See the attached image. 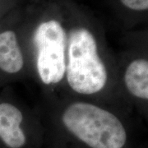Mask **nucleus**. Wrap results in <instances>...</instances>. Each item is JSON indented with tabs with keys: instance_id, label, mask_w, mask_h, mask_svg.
I'll return each instance as SVG.
<instances>
[{
	"instance_id": "nucleus-1",
	"label": "nucleus",
	"mask_w": 148,
	"mask_h": 148,
	"mask_svg": "<svg viewBox=\"0 0 148 148\" xmlns=\"http://www.w3.org/2000/svg\"><path fill=\"white\" fill-rule=\"evenodd\" d=\"M20 38L28 79L37 85L40 100L85 99L133 114L120 93L115 53L90 28H67L49 18Z\"/></svg>"
},
{
	"instance_id": "nucleus-2",
	"label": "nucleus",
	"mask_w": 148,
	"mask_h": 148,
	"mask_svg": "<svg viewBox=\"0 0 148 148\" xmlns=\"http://www.w3.org/2000/svg\"><path fill=\"white\" fill-rule=\"evenodd\" d=\"M43 148H143L133 114L85 99L40 100Z\"/></svg>"
},
{
	"instance_id": "nucleus-3",
	"label": "nucleus",
	"mask_w": 148,
	"mask_h": 148,
	"mask_svg": "<svg viewBox=\"0 0 148 148\" xmlns=\"http://www.w3.org/2000/svg\"><path fill=\"white\" fill-rule=\"evenodd\" d=\"M118 81L123 101L133 113L148 119L147 46L129 47L115 53Z\"/></svg>"
},
{
	"instance_id": "nucleus-4",
	"label": "nucleus",
	"mask_w": 148,
	"mask_h": 148,
	"mask_svg": "<svg viewBox=\"0 0 148 148\" xmlns=\"http://www.w3.org/2000/svg\"><path fill=\"white\" fill-rule=\"evenodd\" d=\"M27 79V60L20 35L11 29L0 32V87Z\"/></svg>"
},
{
	"instance_id": "nucleus-5",
	"label": "nucleus",
	"mask_w": 148,
	"mask_h": 148,
	"mask_svg": "<svg viewBox=\"0 0 148 148\" xmlns=\"http://www.w3.org/2000/svg\"><path fill=\"white\" fill-rule=\"evenodd\" d=\"M123 7L134 12H145L148 9V0H119Z\"/></svg>"
}]
</instances>
